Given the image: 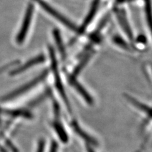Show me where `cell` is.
Returning a JSON list of instances; mask_svg holds the SVG:
<instances>
[{"mask_svg":"<svg viewBox=\"0 0 152 152\" xmlns=\"http://www.w3.org/2000/svg\"><path fill=\"white\" fill-rule=\"evenodd\" d=\"M50 58H51V69H52V70H53V72L56 88L57 90H58V91L61 96V98H62L63 101L66 105L68 111L69 112H72V108H71V107H70L69 99H68L67 96H66V94L62 82H61V79L60 78V74L58 72L56 58L55 57L53 50L52 48H50Z\"/></svg>","mask_w":152,"mask_h":152,"instance_id":"obj_1","label":"cell"},{"mask_svg":"<svg viewBox=\"0 0 152 152\" xmlns=\"http://www.w3.org/2000/svg\"><path fill=\"white\" fill-rule=\"evenodd\" d=\"M35 1L39 4L40 7L43 8L48 13H49L50 15L56 19L57 20L62 23V24H64L65 27L69 28V29L73 31H75L76 27L74 23L71 21H70L67 18L64 17L62 14L57 11L54 8L50 6L49 4H48L46 2L44 1L43 0H35Z\"/></svg>","mask_w":152,"mask_h":152,"instance_id":"obj_2","label":"cell"},{"mask_svg":"<svg viewBox=\"0 0 152 152\" xmlns=\"http://www.w3.org/2000/svg\"><path fill=\"white\" fill-rule=\"evenodd\" d=\"M47 75H48V70H45L44 72H42L41 75L37 76L36 78L31 80V82L22 86L21 88H19L17 89L14 91L7 95L5 97L3 98V101H8V100H10V99H12L13 98L18 96L19 95H21L24 93L27 92L29 89H32V88H34L35 86L39 84L41 81H42V80H43L45 79V77H46Z\"/></svg>","mask_w":152,"mask_h":152,"instance_id":"obj_3","label":"cell"},{"mask_svg":"<svg viewBox=\"0 0 152 152\" xmlns=\"http://www.w3.org/2000/svg\"><path fill=\"white\" fill-rule=\"evenodd\" d=\"M33 10H34L33 6L32 4H29V6L28 7L27 9L25 17L24 19H23V21L22 25V27L17 36V42L18 44H22L26 37L32 18Z\"/></svg>","mask_w":152,"mask_h":152,"instance_id":"obj_4","label":"cell"},{"mask_svg":"<svg viewBox=\"0 0 152 152\" xmlns=\"http://www.w3.org/2000/svg\"><path fill=\"white\" fill-rule=\"evenodd\" d=\"M115 14L117 18L118 19V22L119 23L121 27L122 28V29L124 32L129 37V39H132V32L129 26V23L127 21V18L126 16V13L123 9H116L115 10Z\"/></svg>","mask_w":152,"mask_h":152,"instance_id":"obj_5","label":"cell"},{"mask_svg":"<svg viewBox=\"0 0 152 152\" xmlns=\"http://www.w3.org/2000/svg\"><path fill=\"white\" fill-rule=\"evenodd\" d=\"M100 2H101V0H93L91 3V8H90L89 11L87 15V17L84 19L81 27H80L79 30L78 31L79 34H83V33L84 32V31L86 30V28H87V27L89 26V23H91V22L93 20V19L94 18L95 15H96V13L98 11Z\"/></svg>","mask_w":152,"mask_h":152,"instance_id":"obj_6","label":"cell"},{"mask_svg":"<svg viewBox=\"0 0 152 152\" xmlns=\"http://www.w3.org/2000/svg\"><path fill=\"white\" fill-rule=\"evenodd\" d=\"M71 125H72V129L74 131V132L80 137H81L84 141H86V143L87 145H91L95 147H98V141L91 136H90L89 134H88V133L85 131H84L82 128H80V126L77 124V122H72V124Z\"/></svg>","mask_w":152,"mask_h":152,"instance_id":"obj_7","label":"cell"},{"mask_svg":"<svg viewBox=\"0 0 152 152\" xmlns=\"http://www.w3.org/2000/svg\"><path fill=\"white\" fill-rule=\"evenodd\" d=\"M69 82L70 85L72 86V87L78 92V93L81 96L84 100L88 104H91L93 103V99L92 97L90 96V94L87 92L83 86L77 82V80L75 79L74 76H72L69 78Z\"/></svg>","mask_w":152,"mask_h":152,"instance_id":"obj_8","label":"cell"},{"mask_svg":"<svg viewBox=\"0 0 152 152\" xmlns=\"http://www.w3.org/2000/svg\"><path fill=\"white\" fill-rule=\"evenodd\" d=\"M45 60V58L43 55L37 56V57H35V58H33L32 59L28 60L27 62H26V64L20 66V67H18L15 70L12 71L10 74L12 75H14L20 74L23 72H24L25 70L32 67V66H33L35 65H37V64L43 62Z\"/></svg>","mask_w":152,"mask_h":152,"instance_id":"obj_9","label":"cell"},{"mask_svg":"<svg viewBox=\"0 0 152 152\" xmlns=\"http://www.w3.org/2000/svg\"><path fill=\"white\" fill-rule=\"evenodd\" d=\"M53 128L57 135H58L60 140L64 144L67 143L69 141V137L63 126L58 122H55L53 124Z\"/></svg>","mask_w":152,"mask_h":152,"instance_id":"obj_10","label":"cell"},{"mask_svg":"<svg viewBox=\"0 0 152 152\" xmlns=\"http://www.w3.org/2000/svg\"><path fill=\"white\" fill-rule=\"evenodd\" d=\"M126 98L128 99L131 103H132L134 104V106H136V107H137V108H139L140 110H141L142 112H143L144 113H145L146 115H148V116L150 118H152V108L148 107V106L145 105V104H142L140 102H139L138 101L136 100L134 98H133L128 95H126Z\"/></svg>","mask_w":152,"mask_h":152,"instance_id":"obj_11","label":"cell"},{"mask_svg":"<svg viewBox=\"0 0 152 152\" xmlns=\"http://www.w3.org/2000/svg\"><path fill=\"white\" fill-rule=\"evenodd\" d=\"M53 35L55 37V41L56 42V45H57V46H58L60 51H61V54H64V49L62 41H61V37L60 36V34L59 31L57 29L54 30Z\"/></svg>","mask_w":152,"mask_h":152,"instance_id":"obj_12","label":"cell"},{"mask_svg":"<svg viewBox=\"0 0 152 152\" xmlns=\"http://www.w3.org/2000/svg\"><path fill=\"white\" fill-rule=\"evenodd\" d=\"M113 42L118 46H121L122 48H127V45L126 44V42L119 36H115L113 37Z\"/></svg>","mask_w":152,"mask_h":152,"instance_id":"obj_13","label":"cell"},{"mask_svg":"<svg viewBox=\"0 0 152 152\" xmlns=\"http://www.w3.org/2000/svg\"><path fill=\"white\" fill-rule=\"evenodd\" d=\"M50 152H58V145L55 141L52 142L50 146Z\"/></svg>","mask_w":152,"mask_h":152,"instance_id":"obj_14","label":"cell"},{"mask_svg":"<svg viewBox=\"0 0 152 152\" xmlns=\"http://www.w3.org/2000/svg\"><path fill=\"white\" fill-rule=\"evenodd\" d=\"M45 142L44 140H41L39 142L38 145V148L37 152H44L45 151Z\"/></svg>","mask_w":152,"mask_h":152,"instance_id":"obj_15","label":"cell"},{"mask_svg":"<svg viewBox=\"0 0 152 152\" xmlns=\"http://www.w3.org/2000/svg\"><path fill=\"white\" fill-rule=\"evenodd\" d=\"M95 148H96V147L87 144L86 145V150L87 152H98L95 150Z\"/></svg>","mask_w":152,"mask_h":152,"instance_id":"obj_16","label":"cell"},{"mask_svg":"<svg viewBox=\"0 0 152 152\" xmlns=\"http://www.w3.org/2000/svg\"><path fill=\"white\" fill-rule=\"evenodd\" d=\"M137 41L138 42H140V43L144 44V43H145V42H146V37L144 36L140 35L138 37H137Z\"/></svg>","mask_w":152,"mask_h":152,"instance_id":"obj_17","label":"cell"},{"mask_svg":"<svg viewBox=\"0 0 152 152\" xmlns=\"http://www.w3.org/2000/svg\"><path fill=\"white\" fill-rule=\"evenodd\" d=\"M135 152H142V149H141V150H138L136 151Z\"/></svg>","mask_w":152,"mask_h":152,"instance_id":"obj_18","label":"cell"}]
</instances>
